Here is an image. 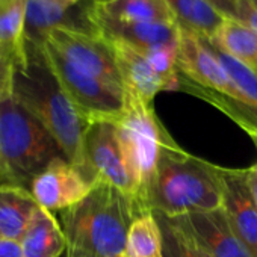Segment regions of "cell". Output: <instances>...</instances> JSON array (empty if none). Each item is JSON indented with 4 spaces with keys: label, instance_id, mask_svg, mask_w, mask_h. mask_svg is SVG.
<instances>
[{
    "label": "cell",
    "instance_id": "obj_1",
    "mask_svg": "<svg viewBox=\"0 0 257 257\" xmlns=\"http://www.w3.org/2000/svg\"><path fill=\"white\" fill-rule=\"evenodd\" d=\"M11 95L47 128L67 159L83 170V137L89 121L64 89L44 46L25 40L23 52L13 64Z\"/></svg>",
    "mask_w": 257,
    "mask_h": 257
},
{
    "label": "cell",
    "instance_id": "obj_2",
    "mask_svg": "<svg viewBox=\"0 0 257 257\" xmlns=\"http://www.w3.org/2000/svg\"><path fill=\"white\" fill-rule=\"evenodd\" d=\"M144 210L137 198L97 183L82 201L61 212L65 257H124L128 230Z\"/></svg>",
    "mask_w": 257,
    "mask_h": 257
},
{
    "label": "cell",
    "instance_id": "obj_3",
    "mask_svg": "<svg viewBox=\"0 0 257 257\" xmlns=\"http://www.w3.org/2000/svg\"><path fill=\"white\" fill-rule=\"evenodd\" d=\"M221 167L185 152L176 141L161 152L144 197L146 209L176 218L222 207Z\"/></svg>",
    "mask_w": 257,
    "mask_h": 257
},
{
    "label": "cell",
    "instance_id": "obj_4",
    "mask_svg": "<svg viewBox=\"0 0 257 257\" xmlns=\"http://www.w3.org/2000/svg\"><path fill=\"white\" fill-rule=\"evenodd\" d=\"M67 159L47 128L11 94L0 103V161L13 185L29 191L55 161Z\"/></svg>",
    "mask_w": 257,
    "mask_h": 257
},
{
    "label": "cell",
    "instance_id": "obj_5",
    "mask_svg": "<svg viewBox=\"0 0 257 257\" xmlns=\"http://www.w3.org/2000/svg\"><path fill=\"white\" fill-rule=\"evenodd\" d=\"M116 128L128 170L138 188V200L144 206V197L155 176L161 152L174 140L156 116L153 103L128 91L127 107L122 118L116 121Z\"/></svg>",
    "mask_w": 257,
    "mask_h": 257
},
{
    "label": "cell",
    "instance_id": "obj_6",
    "mask_svg": "<svg viewBox=\"0 0 257 257\" xmlns=\"http://www.w3.org/2000/svg\"><path fill=\"white\" fill-rule=\"evenodd\" d=\"M44 47L64 89L88 121L122 118L127 107L125 88L82 70L50 43L46 41Z\"/></svg>",
    "mask_w": 257,
    "mask_h": 257
},
{
    "label": "cell",
    "instance_id": "obj_7",
    "mask_svg": "<svg viewBox=\"0 0 257 257\" xmlns=\"http://www.w3.org/2000/svg\"><path fill=\"white\" fill-rule=\"evenodd\" d=\"M83 171L95 183H107L138 200V188L118 138L116 121H89L83 137Z\"/></svg>",
    "mask_w": 257,
    "mask_h": 257
},
{
    "label": "cell",
    "instance_id": "obj_8",
    "mask_svg": "<svg viewBox=\"0 0 257 257\" xmlns=\"http://www.w3.org/2000/svg\"><path fill=\"white\" fill-rule=\"evenodd\" d=\"M94 0H29L25 40L44 46L53 31L101 37L92 19Z\"/></svg>",
    "mask_w": 257,
    "mask_h": 257
},
{
    "label": "cell",
    "instance_id": "obj_9",
    "mask_svg": "<svg viewBox=\"0 0 257 257\" xmlns=\"http://www.w3.org/2000/svg\"><path fill=\"white\" fill-rule=\"evenodd\" d=\"M177 65L179 73L195 85L248 106L216 55L201 37L180 29Z\"/></svg>",
    "mask_w": 257,
    "mask_h": 257
},
{
    "label": "cell",
    "instance_id": "obj_10",
    "mask_svg": "<svg viewBox=\"0 0 257 257\" xmlns=\"http://www.w3.org/2000/svg\"><path fill=\"white\" fill-rule=\"evenodd\" d=\"M95 185L80 167L59 159L32 180L29 192L40 207L55 213L82 201Z\"/></svg>",
    "mask_w": 257,
    "mask_h": 257
},
{
    "label": "cell",
    "instance_id": "obj_11",
    "mask_svg": "<svg viewBox=\"0 0 257 257\" xmlns=\"http://www.w3.org/2000/svg\"><path fill=\"white\" fill-rule=\"evenodd\" d=\"M46 41L82 70L124 88L112 44L106 38L70 31H53Z\"/></svg>",
    "mask_w": 257,
    "mask_h": 257
},
{
    "label": "cell",
    "instance_id": "obj_12",
    "mask_svg": "<svg viewBox=\"0 0 257 257\" xmlns=\"http://www.w3.org/2000/svg\"><path fill=\"white\" fill-rule=\"evenodd\" d=\"M215 257H254L233 231L224 209L170 218Z\"/></svg>",
    "mask_w": 257,
    "mask_h": 257
},
{
    "label": "cell",
    "instance_id": "obj_13",
    "mask_svg": "<svg viewBox=\"0 0 257 257\" xmlns=\"http://www.w3.org/2000/svg\"><path fill=\"white\" fill-rule=\"evenodd\" d=\"M225 216L254 257H257V206L246 183L245 170L221 168Z\"/></svg>",
    "mask_w": 257,
    "mask_h": 257
},
{
    "label": "cell",
    "instance_id": "obj_14",
    "mask_svg": "<svg viewBox=\"0 0 257 257\" xmlns=\"http://www.w3.org/2000/svg\"><path fill=\"white\" fill-rule=\"evenodd\" d=\"M92 19L100 35L107 41H119L141 52L158 47H179L180 28L177 23H140L113 20L95 13L94 5Z\"/></svg>",
    "mask_w": 257,
    "mask_h": 257
},
{
    "label": "cell",
    "instance_id": "obj_15",
    "mask_svg": "<svg viewBox=\"0 0 257 257\" xmlns=\"http://www.w3.org/2000/svg\"><path fill=\"white\" fill-rule=\"evenodd\" d=\"M112 44L118 71L125 91L137 94L146 101L153 103V98L161 91H168L165 80L156 73L144 52L119 41Z\"/></svg>",
    "mask_w": 257,
    "mask_h": 257
},
{
    "label": "cell",
    "instance_id": "obj_16",
    "mask_svg": "<svg viewBox=\"0 0 257 257\" xmlns=\"http://www.w3.org/2000/svg\"><path fill=\"white\" fill-rule=\"evenodd\" d=\"M23 257H61L67 240L55 213L40 207L20 239Z\"/></svg>",
    "mask_w": 257,
    "mask_h": 257
},
{
    "label": "cell",
    "instance_id": "obj_17",
    "mask_svg": "<svg viewBox=\"0 0 257 257\" xmlns=\"http://www.w3.org/2000/svg\"><path fill=\"white\" fill-rule=\"evenodd\" d=\"M40 209L32 194L16 185L0 186V237L20 240Z\"/></svg>",
    "mask_w": 257,
    "mask_h": 257
},
{
    "label": "cell",
    "instance_id": "obj_18",
    "mask_svg": "<svg viewBox=\"0 0 257 257\" xmlns=\"http://www.w3.org/2000/svg\"><path fill=\"white\" fill-rule=\"evenodd\" d=\"M94 11L121 22L176 23L165 0H94Z\"/></svg>",
    "mask_w": 257,
    "mask_h": 257
},
{
    "label": "cell",
    "instance_id": "obj_19",
    "mask_svg": "<svg viewBox=\"0 0 257 257\" xmlns=\"http://www.w3.org/2000/svg\"><path fill=\"white\" fill-rule=\"evenodd\" d=\"M174 22L180 29L201 38H212L224 22L221 14L209 0H165Z\"/></svg>",
    "mask_w": 257,
    "mask_h": 257
},
{
    "label": "cell",
    "instance_id": "obj_20",
    "mask_svg": "<svg viewBox=\"0 0 257 257\" xmlns=\"http://www.w3.org/2000/svg\"><path fill=\"white\" fill-rule=\"evenodd\" d=\"M209 40L224 53L257 71V34L240 20L225 17Z\"/></svg>",
    "mask_w": 257,
    "mask_h": 257
},
{
    "label": "cell",
    "instance_id": "obj_21",
    "mask_svg": "<svg viewBox=\"0 0 257 257\" xmlns=\"http://www.w3.org/2000/svg\"><path fill=\"white\" fill-rule=\"evenodd\" d=\"M124 257H164V234L152 210L141 212L127 234Z\"/></svg>",
    "mask_w": 257,
    "mask_h": 257
},
{
    "label": "cell",
    "instance_id": "obj_22",
    "mask_svg": "<svg viewBox=\"0 0 257 257\" xmlns=\"http://www.w3.org/2000/svg\"><path fill=\"white\" fill-rule=\"evenodd\" d=\"M29 0H0V52L14 61L25 46V28Z\"/></svg>",
    "mask_w": 257,
    "mask_h": 257
},
{
    "label": "cell",
    "instance_id": "obj_23",
    "mask_svg": "<svg viewBox=\"0 0 257 257\" xmlns=\"http://www.w3.org/2000/svg\"><path fill=\"white\" fill-rule=\"evenodd\" d=\"M156 216L164 234V257H215L168 216L159 213Z\"/></svg>",
    "mask_w": 257,
    "mask_h": 257
},
{
    "label": "cell",
    "instance_id": "obj_24",
    "mask_svg": "<svg viewBox=\"0 0 257 257\" xmlns=\"http://www.w3.org/2000/svg\"><path fill=\"white\" fill-rule=\"evenodd\" d=\"M203 40L210 47V50L216 55V58L219 59V62L228 73V76L231 77L233 83L236 85L239 92L243 95L248 106L257 109V71L248 67L246 64L234 59L233 56L224 53L222 50H219L209 38H203Z\"/></svg>",
    "mask_w": 257,
    "mask_h": 257
},
{
    "label": "cell",
    "instance_id": "obj_25",
    "mask_svg": "<svg viewBox=\"0 0 257 257\" xmlns=\"http://www.w3.org/2000/svg\"><path fill=\"white\" fill-rule=\"evenodd\" d=\"M14 59L0 52V103L11 94V77H13Z\"/></svg>",
    "mask_w": 257,
    "mask_h": 257
},
{
    "label": "cell",
    "instance_id": "obj_26",
    "mask_svg": "<svg viewBox=\"0 0 257 257\" xmlns=\"http://www.w3.org/2000/svg\"><path fill=\"white\" fill-rule=\"evenodd\" d=\"M236 19L257 34V10L252 5V0H237Z\"/></svg>",
    "mask_w": 257,
    "mask_h": 257
},
{
    "label": "cell",
    "instance_id": "obj_27",
    "mask_svg": "<svg viewBox=\"0 0 257 257\" xmlns=\"http://www.w3.org/2000/svg\"><path fill=\"white\" fill-rule=\"evenodd\" d=\"M0 257H23L20 240L0 237Z\"/></svg>",
    "mask_w": 257,
    "mask_h": 257
},
{
    "label": "cell",
    "instance_id": "obj_28",
    "mask_svg": "<svg viewBox=\"0 0 257 257\" xmlns=\"http://www.w3.org/2000/svg\"><path fill=\"white\" fill-rule=\"evenodd\" d=\"M209 2L225 17L236 19V16H237V0H209Z\"/></svg>",
    "mask_w": 257,
    "mask_h": 257
},
{
    "label": "cell",
    "instance_id": "obj_29",
    "mask_svg": "<svg viewBox=\"0 0 257 257\" xmlns=\"http://www.w3.org/2000/svg\"><path fill=\"white\" fill-rule=\"evenodd\" d=\"M245 177H246V183L249 186L251 195L254 198V203L257 206V164H254L245 170Z\"/></svg>",
    "mask_w": 257,
    "mask_h": 257
},
{
    "label": "cell",
    "instance_id": "obj_30",
    "mask_svg": "<svg viewBox=\"0 0 257 257\" xmlns=\"http://www.w3.org/2000/svg\"><path fill=\"white\" fill-rule=\"evenodd\" d=\"M2 185H13V183H11L8 174H7V171H5V168L2 165V161H0V186H2Z\"/></svg>",
    "mask_w": 257,
    "mask_h": 257
},
{
    "label": "cell",
    "instance_id": "obj_31",
    "mask_svg": "<svg viewBox=\"0 0 257 257\" xmlns=\"http://www.w3.org/2000/svg\"><path fill=\"white\" fill-rule=\"evenodd\" d=\"M249 138H251V140L254 141V144L257 146V131H255V132H252V134H249Z\"/></svg>",
    "mask_w": 257,
    "mask_h": 257
},
{
    "label": "cell",
    "instance_id": "obj_32",
    "mask_svg": "<svg viewBox=\"0 0 257 257\" xmlns=\"http://www.w3.org/2000/svg\"><path fill=\"white\" fill-rule=\"evenodd\" d=\"M252 5L255 7V10H257V0H252Z\"/></svg>",
    "mask_w": 257,
    "mask_h": 257
},
{
    "label": "cell",
    "instance_id": "obj_33",
    "mask_svg": "<svg viewBox=\"0 0 257 257\" xmlns=\"http://www.w3.org/2000/svg\"><path fill=\"white\" fill-rule=\"evenodd\" d=\"M70 2H77V0H70Z\"/></svg>",
    "mask_w": 257,
    "mask_h": 257
}]
</instances>
